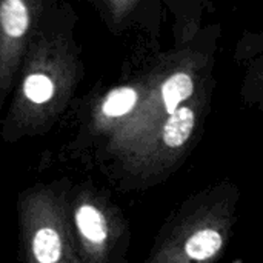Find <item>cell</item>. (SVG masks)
Segmentation results:
<instances>
[{
  "label": "cell",
  "instance_id": "6da1fadb",
  "mask_svg": "<svg viewBox=\"0 0 263 263\" xmlns=\"http://www.w3.org/2000/svg\"><path fill=\"white\" fill-rule=\"evenodd\" d=\"M79 79L80 60L72 37L60 29L39 28L22 65L2 137L17 142L46 133L66 109Z\"/></svg>",
  "mask_w": 263,
  "mask_h": 263
},
{
  "label": "cell",
  "instance_id": "7a4b0ae2",
  "mask_svg": "<svg viewBox=\"0 0 263 263\" xmlns=\"http://www.w3.org/2000/svg\"><path fill=\"white\" fill-rule=\"evenodd\" d=\"M240 188L217 182L186 199L159 233L146 263H217L237 220Z\"/></svg>",
  "mask_w": 263,
  "mask_h": 263
},
{
  "label": "cell",
  "instance_id": "3957f363",
  "mask_svg": "<svg viewBox=\"0 0 263 263\" xmlns=\"http://www.w3.org/2000/svg\"><path fill=\"white\" fill-rule=\"evenodd\" d=\"M214 85L200 91L174 114L162 120L134 149L117 159L123 173L142 183L165 179L191 153L203 134Z\"/></svg>",
  "mask_w": 263,
  "mask_h": 263
},
{
  "label": "cell",
  "instance_id": "277c9868",
  "mask_svg": "<svg viewBox=\"0 0 263 263\" xmlns=\"http://www.w3.org/2000/svg\"><path fill=\"white\" fill-rule=\"evenodd\" d=\"M17 210L23 262L83 263L62 194L49 186H32L20 194Z\"/></svg>",
  "mask_w": 263,
  "mask_h": 263
},
{
  "label": "cell",
  "instance_id": "5b68a950",
  "mask_svg": "<svg viewBox=\"0 0 263 263\" xmlns=\"http://www.w3.org/2000/svg\"><path fill=\"white\" fill-rule=\"evenodd\" d=\"M71 231L83 263H106L123 236L119 211L92 190H80L71 205Z\"/></svg>",
  "mask_w": 263,
  "mask_h": 263
},
{
  "label": "cell",
  "instance_id": "8992f818",
  "mask_svg": "<svg viewBox=\"0 0 263 263\" xmlns=\"http://www.w3.org/2000/svg\"><path fill=\"white\" fill-rule=\"evenodd\" d=\"M42 0L0 2V112L17 85L31 40L40 28Z\"/></svg>",
  "mask_w": 263,
  "mask_h": 263
},
{
  "label": "cell",
  "instance_id": "52a82bcc",
  "mask_svg": "<svg viewBox=\"0 0 263 263\" xmlns=\"http://www.w3.org/2000/svg\"><path fill=\"white\" fill-rule=\"evenodd\" d=\"M153 80V69L128 83L111 88L92 111V129L106 140L128 125L143 105Z\"/></svg>",
  "mask_w": 263,
  "mask_h": 263
},
{
  "label": "cell",
  "instance_id": "ba28073f",
  "mask_svg": "<svg viewBox=\"0 0 263 263\" xmlns=\"http://www.w3.org/2000/svg\"><path fill=\"white\" fill-rule=\"evenodd\" d=\"M99 9L105 23L112 32L123 31L134 18L139 9L143 6L142 0H99L92 2Z\"/></svg>",
  "mask_w": 263,
  "mask_h": 263
},
{
  "label": "cell",
  "instance_id": "9c48e42d",
  "mask_svg": "<svg viewBox=\"0 0 263 263\" xmlns=\"http://www.w3.org/2000/svg\"><path fill=\"white\" fill-rule=\"evenodd\" d=\"M245 76L240 85V96L245 103L263 114V52L242 63Z\"/></svg>",
  "mask_w": 263,
  "mask_h": 263
},
{
  "label": "cell",
  "instance_id": "30bf717a",
  "mask_svg": "<svg viewBox=\"0 0 263 263\" xmlns=\"http://www.w3.org/2000/svg\"><path fill=\"white\" fill-rule=\"evenodd\" d=\"M263 52V31L259 32H243L236 45L234 59L237 63H243L248 59Z\"/></svg>",
  "mask_w": 263,
  "mask_h": 263
}]
</instances>
